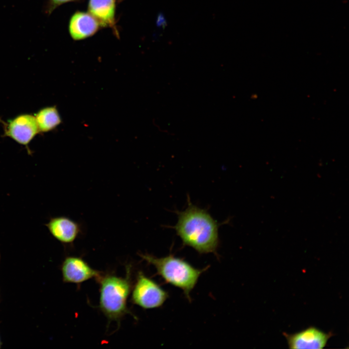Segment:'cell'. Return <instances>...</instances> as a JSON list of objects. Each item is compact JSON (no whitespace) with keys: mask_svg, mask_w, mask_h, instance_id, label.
<instances>
[{"mask_svg":"<svg viewBox=\"0 0 349 349\" xmlns=\"http://www.w3.org/2000/svg\"><path fill=\"white\" fill-rule=\"evenodd\" d=\"M159 19V25H163L164 24H166L165 20L162 16H160Z\"/></svg>","mask_w":349,"mask_h":349,"instance_id":"4fadbf2b","label":"cell"},{"mask_svg":"<svg viewBox=\"0 0 349 349\" xmlns=\"http://www.w3.org/2000/svg\"><path fill=\"white\" fill-rule=\"evenodd\" d=\"M45 225L51 236L64 245L73 244L81 233L80 225L66 216L50 218Z\"/></svg>","mask_w":349,"mask_h":349,"instance_id":"ba28073f","label":"cell"},{"mask_svg":"<svg viewBox=\"0 0 349 349\" xmlns=\"http://www.w3.org/2000/svg\"><path fill=\"white\" fill-rule=\"evenodd\" d=\"M177 214L178 221L173 228L183 244L201 254H216L219 245L220 224L207 211L193 205L188 198L187 208Z\"/></svg>","mask_w":349,"mask_h":349,"instance_id":"6da1fadb","label":"cell"},{"mask_svg":"<svg viewBox=\"0 0 349 349\" xmlns=\"http://www.w3.org/2000/svg\"><path fill=\"white\" fill-rule=\"evenodd\" d=\"M139 255L148 264L154 266L157 274L166 283L182 290L189 300L191 291L201 274L206 269L195 268L187 261L172 254L159 258L148 254H140Z\"/></svg>","mask_w":349,"mask_h":349,"instance_id":"3957f363","label":"cell"},{"mask_svg":"<svg viewBox=\"0 0 349 349\" xmlns=\"http://www.w3.org/2000/svg\"><path fill=\"white\" fill-rule=\"evenodd\" d=\"M39 132L34 116L29 114L19 115L4 124V134L18 143L24 145L29 154V144Z\"/></svg>","mask_w":349,"mask_h":349,"instance_id":"8992f818","label":"cell"},{"mask_svg":"<svg viewBox=\"0 0 349 349\" xmlns=\"http://www.w3.org/2000/svg\"><path fill=\"white\" fill-rule=\"evenodd\" d=\"M284 334L290 349H322L332 336L331 333L315 327H309L293 334Z\"/></svg>","mask_w":349,"mask_h":349,"instance_id":"52a82bcc","label":"cell"},{"mask_svg":"<svg viewBox=\"0 0 349 349\" xmlns=\"http://www.w3.org/2000/svg\"><path fill=\"white\" fill-rule=\"evenodd\" d=\"M0 258H1V256H0Z\"/></svg>","mask_w":349,"mask_h":349,"instance_id":"9a60e30c","label":"cell"},{"mask_svg":"<svg viewBox=\"0 0 349 349\" xmlns=\"http://www.w3.org/2000/svg\"><path fill=\"white\" fill-rule=\"evenodd\" d=\"M2 345V341L1 340V338L0 336V349L1 348Z\"/></svg>","mask_w":349,"mask_h":349,"instance_id":"5bb4252c","label":"cell"},{"mask_svg":"<svg viewBox=\"0 0 349 349\" xmlns=\"http://www.w3.org/2000/svg\"><path fill=\"white\" fill-rule=\"evenodd\" d=\"M60 270L63 283L77 285L93 278L96 281L103 274V272L91 267L83 258L75 256L65 257Z\"/></svg>","mask_w":349,"mask_h":349,"instance_id":"5b68a950","label":"cell"},{"mask_svg":"<svg viewBox=\"0 0 349 349\" xmlns=\"http://www.w3.org/2000/svg\"><path fill=\"white\" fill-rule=\"evenodd\" d=\"M39 132L52 130L61 123L62 119L55 106L47 107L39 110L34 115Z\"/></svg>","mask_w":349,"mask_h":349,"instance_id":"8fae6325","label":"cell"},{"mask_svg":"<svg viewBox=\"0 0 349 349\" xmlns=\"http://www.w3.org/2000/svg\"><path fill=\"white\" fill-rule=\"evenodd\" d=\"M80 0H48L47 4L45 8V12L48 15H50L58 7L65 3L72 1H78Z\"/></svg>","mask_w":349,"mask_h":349,"instance_id":"7c38bea8","label":"cell"},{"mask_svg":"<svg viewBox=\"0 0 349 349\" xmlns=\"http://www.w3.org/2000/svg\"><path fill=\"white\" fill-rule=\"evenodd\" d=\"M88 9L101 27H110L116 36H119L115 18L116 0H89Z\"/></svg>","mask_w":349,"mask_h":349,"instance_id":"30bf717a","label":"cell"},{"mask_svg":"<svg viewBox=\"0 0 349 349\" xmlns=\"http://www.w3.org/2000/svg\"><path fill=\"white\" fill-rule=\"evenodd\" d=\"M131 267H126L125 277L112 274H103L96 281L99 285L98 308L109 322L115 321L119 326L121 319L127 315L136 317L127 305L132 288Z\"/></svg>","mask_w":349,"mask_h":349,"instance_id":"7a4b0ae2","label":"cell"},{"mask_svg":"<svg viewBox=\"0 0 349 349\" xmlns=\"http://www.w3.org/2000/svg\"><path fill=\"white\" fill-rule=\"evenodd\" d=\"M131 291L132 303L144 309L161 306L169 297L166 290L142 271L138 272Z\"/></svg>","mask_w":349,"mask_h":349,"instance_id":"277c9868","label":"cell"},{"mask_svg":"<svg viewBox=\"0 0 349 349\" xmlns=\"http://www.w3.org/2000/svg\"><path fill=\"white\" fill-rule=\"evenodd\" d=\"M101 27L98 20L89 12H76L71 17L69 32L75 40H79L95 34Z\"/></svg>","mask_w":349,"mask_h":349,"instance_id":"9c48e42d","label":"cell"}]
</instances>
